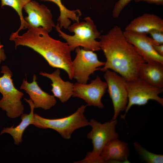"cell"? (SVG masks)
I'll return each mask as SVG.
<instances>
[{
	"label": "cell",
	"instance_id": "obj_1",
	"mask_svg": "<svg viewBox=\"0 0 163 163\" xmlns=\"http://www.w3.org/2000/svg\"><path fill=\"white\" fill-rule=\"evenodd\" d=\"M99 38L101 50L106 59L99 70H111L127 81L138 78L139 68L145 62L126 40L121 28L115 26Z\"/></svg>",
	"mask_w": 163,
	"mask_h": 163
},
{
	"label": "cell",
	"instance_id": "obj_2",
	"mask_svg": "<svg viewBox=\"0 0 163 163\" xmlns=\"http://www.w3.org/2000/svg\"><path fill=\"white\" fill-rule=\"evenodd\" d=\"M28 29L21 35L10 37V40L14 41L15 49L22 46L32 49L41 56L50 66L65 71L72 80V50L67 43L52 38L47 31L41 27Z\"/></svg>",
	"mask_w": 163,
	"mask_h": 163
},
{
	"label": "cell",
	"instance_id": "obj_3",
	"mask_svg": "<svg viewBox=\"0 0 163 163\" xmlns=\"http://www.w3.org/2000/svg\"><path fill=\"white\" fill-rule=\"evenodd\" d=\"M84 20L81 22H76L68 27L69 31L74 33L72 35L63 32L58 23L55 27L59 36L66 40L72 51L80 46L93 51L101 50L99 41L96 40L99 38L100 32L90 17H86Z\"/></svg>",
	"mask_w": 163,
	"mask_h": 163
},
{
	"label": "cell",
	"instance_id": "obj_4",
	"mask_svg": "<svg viewBox=\"0 0 163 163\" xmlns=\"http://www.w3.org/2000/svg\"><path fill=\"white\" fill-rule=\"evenodd\" d=\"M86 105H82L75 112L64 117L48 119L34 114L32 125L40 128L50 129L58 132L63 138L69 139L75 130L89 125L84 115Z\"/></svg>",
	"mask_w": 163,
	"mask_h": 163
},
{
	"label": "cell",
	"instance_id": "obj_5",
	"mask_svg": "<svg viewBox=\"0 0 163 163\" xmlns=\"http://www.w3.org/2000/svg\"><path fill=\"white\" fill-rule=\"evenodd\" d=\"M1 73L3 75L0 77V93L2 97L0 100V108L5 111L10 118H16L23 113L21 99L24 94L15 87L12 72L7 66H2Z\"/></svg>",
	"mask_w": 163,
	"mask_h": 163
},
{
	"label": "cell",
	"instance_id": "obj_6",
	"mask_svg": "<svg viewBox=\"0 0 163 163\" xmlns=\"http://www.w3.org/2000/svg\"><path fill=\"white\" fill-rule=\"evenodd\" d=\"M127 86L128 102L125 113L121 116L122 118H125L132 106L145 105L150 100H155L163 106V99L159 96L162 92L163 88L150 85L138 77L127 81Z\"/></svg>",
	"mask_w": 163,
	"mask_h": 163
},
{
	"label": "cell",
	"instance_id": "obj_7",
	"mask_svg": "<svg viewBox=\"0 0 163 163\" xmlns=\"http://www.w3.org/2000/svg\"><path fill=\"white\" fill-rule=\"evenodd\" d=\"M76 56L72 61L73 78L77 82L87 84L89 76L99 70L105 62L100 61L96 53L92 50H85L80 47L75 49Z\"/></svg>",
	"mask_w": 163,
	"mask_h": 163
},
{
	"label": "cell",
	"instance_id": "obj_8",
	"mask_svg": "<svg viewBox=\"0 0 163 163\" xmlns=\"http://www.w3.org/2000/svg\"><path fill=\"white\" fill-rule=\"evenodd\" d=\"M103 77L113 104L114 114L112 120H116L120 113L125 110L128 103L127 81L116 72L109 69L105 72Z\"/></svg>",
	"mask_w": 163,
	"mask_h": 163
},
{
	"label": "cell",
	"instance_id": "obj_9",
	"mask_svg": "<svg viewBox=\"0 0 163 163\" xmlns=\"http://www.w3.org/2000/svg\"><path fill=\"white\" fill-rule=\"evenodd\" d=\"M89 123L92 129L88 134L87 137L92 141L93 149L91 152L95 155H100L105 145L111 140L119 137L115 129L117 120H112L102 123L92 119Z\"/></svg>",
	"mask_w": 163,
	"mask_h": 163
},
{
	"label": "cell",
	"instance_id": "obj_10",
	"mask_svg": "<svg viewBox=\"0 0 163 163\" xmlns=\"http://www.w3.org/2000/svg\"><path fill=\"white\" fill-rule=\"evenodd\" d=\"M107 85L97 75L89 84L76 83L74 84L72 96L84 100L87 106H94L103 108L101 102L103 96L106 92Z\"/></svg>",
	"mask_w": 163,
	"mask_h": 163
},
{
	"label": "cell",
	"instance_id": "obj_11",
	"mask_svg": "<svg viewBox=\"0 0 163 163\" xmlns=\"http://www.w3.org/2000/svg\"><path fill=\"white\" fill-rule=\"evenodd\" d=\"M27 14L24 19L28 28L41 27L50 33L56 25L53 20V15L49 9L45 5H40L31 0L24 7Z\"/></svg>",
	"mask_w": 163,
	"mask_h": 163
},
{
	"label": "cell",
	"instance_id": "obj_12",
	"mask_svg": "<svg viewBox=\"0 0 163 163\" xmlns=\"http://www.w3.org/2000/svg\"><path fill=\"white\" fill-rule=\"evenodd\" d=\"M123 33L126 40L133 46L145 62L156 61L163 64V56L155 50L152 39L147 34L126 30Z\"/></svg>",
	"mask_w": 163,
	"mask_h": 163
},
{
	"label": "cell",
	"instance_id": "obj_13",
	"mask_svg": "<svg viewBox=\"0 0 163 163\" xmlns=\"http://www.w3.org/2000/svg\"><path fill=\"white\" fill-rule=\"evenodd\" d=\"M37 77L34 74L33 81L28 82L26 79H24L20 87L29 96L33 101L35 108H41L48 110L54 106L56 103L55 97L43 90L39 86L37 81Z\"/></svg>",
	"mask_w": 163,
	"mask_h": 163
},
{
	"label": "cell",
	"instance_id": "obj_14",
	"mask_svg": "<svg viewBox=\"0 0 163 163\" xmlns=\"http://www.w3.org/2000/svg\"><path fill=\"white\" fill-rule=\"evenodd\" d=\"M129 151L128 143L118 139L111 140L103 149L100 155L104 162H129Z\"/></svg>",
	"mask_w": 163,
	"mask_h": 163
},
{
	"label": "cell",
	"instance_id": "obj_15",
	"mask_svg": "<svg viewBox=\"0 0 163 163\" xmlns=\"http://www.w3.org/2000/svg\"><path fill=\"white\" fill-rule=\"evenodd\" d=\"M39 74L51 80V91L53 95L61 102H66L72 96L74 84L62 80L60 76L59 69H57L51 73L40 72Z\"/></svg>",
	"mask_w": 163,
	"mask_h": 163
},
{
	"label": "cell",
	"instance_id": "obj_16",
	"mask_svg": "<svg viewBox=\"0 0 163 163\" xmlns=\"http://www.w3.org/2000/svg\"><path fill=\"white\" fill-rule=\"evenodd\" d=\"M153 29L163 30V20L156 15L145 13L132 20L125 30L147 34Z\"/></svg>",
	"mask_w": 163,
	"mask_h": 163
},
{
	"label": "cell",
	"instance_id": "obj_17",
	"mask_svg": "<svg viewBox=\"0 0 163 163\" xmlns=\"http://www.w3.org/2000/svg\"><path fill=\"white\" fill-rule=\"evenodd\" d=\"M138 78L152 86L163 87V64L156 61L145 62L140 66Z\"/></svg>",
	"mask_w": 163,
	"mask_h": 163
},
{
	"label": "cell",
	"instance_id": "obj_18",
	"mask_svg": "<svg viewBox=\"0 0 163 163\" xmlns=\"http://www.w3.org/2000/svg\"><path fill=\"white\" fill-rule=\"evenodd\" d=\"M24 100L29 104L30 112L29 114L22 113L21 116V122L15 127L14 125L10 127L4 128L1 132L0 136L4 133L10 134L13 137L14 143L18 145L22 141V136L26 128L30 125H32L34 117V110L35 106L30 99L24 98Z\"/></svg>",
	"mask_w": 163,
	"mask_h": 163
},
{
	"label": "cell",
	"instance_id": "obj_19",
	"mask_svg": "<svg viewBox=\"0 0 163 163\" xmlns=\"http://www.w3.org/2000/svg\"><path fill=\"white\" fill-rule=\"evenodd\" d=\"M44 1L53 2L58 7L60 14L58 18L59 27L68 29L70 25L71 21L79 22V17L82 15V13L79 9L71 10L67 8L62 3L61 0H40Z\"/></svg>",
	"mask_w": 163,
	"mask_h": 163
},
{
	"label": "cell",
	"instance_id": "obj_20",
	"mask_svg": "<svg viewBox=\"0 0 163 163\" xmlns=\"http://www.w3.org/2000/svg\"><path fill=\"white\" fill-rule=\"evenodd\" d=\"M1 6H8L13 8L18 15L20 21L21 25L18 30L13 33L10 37H13L19 34V32L22 29L28 28V26L25 21L22 13V9L24 6L32 0H1Z\"/></svg>",
	"mask_w": 163,
	"mask_h": 163
},
{
	"label": "cell",
	"instance_id": "obj_21",
	"mask_svg": "<svg viewBox=\"0 0 163 163\" xmlns=\"http://www.w3.org/2000/svg\"><path fill=\"white\" fill-rule=\"evenodd\" d=\"M134 148L143 160L148 163H163V155L149 152L137 142L134 143Z\"/></svg>",
	"mask_w": 163,
	"mask_h": 163
},
{
	"label": "cell",
	"instance_id": "obj_22",
	"mask_svg": "<svg viewBox=\"0 0 163 163\" xmlns=\"http://www.w3.org/2000/svg\"><path fill=\"white\" fill-rule=\"evenodd\" d=\"M75 163H104L101 155H97L92 154L91 152H88L84 158L82 160L75 161Z\"/></svg>",
	"mask_w": 163,
	"mask_h": 163
},
{
	"label": "cell",
	"instance_id": "obj_23",
	"mask_svg": "<svg viewBox=\"0 0 163 163\" xmlns=\"http://www.w3.org/2000/svg\"><path fill=\"white\" fill-rule=\"evenodd\" d=\"M131 0H119L115 4L112 12L114 18H118L124 8Z\"/></svg>",
	"mask_w": 163,
	"mask_h": 163
},
{
	"label": "cell",
	"instance_id": "obj_24",
	"mask_svg": "<svg viewBox=\"0 0 163 163\" xmlns=\"http://www.w3.org/2000/svg\"><path fill=\"white\" fill-rule=\"evenodd\" d=\"M148 34L150 35L156 45L163 44V30L153 29Z\"/></svg>",
	"mask_w": 163,
	"mask_h": 163
},
{
	"label": "cell",
	"instance_id": "obj_25",
	"mask_svg": "<svg viewBox=\"0 0 163 163\" xmlns=\"http://www.w3.org/2000/svg\"><path fill=\"white\" fill-rule=\"evenodd\" d=\"M3 46V45L1 44L0 39V64L6 58Z\"/></svg>",
	"mask_w": 163,
	"mask_h": 163
},
{
	"label": "cell",
	"instance_id": "obj_26",
	"mask_svg": "<svg viewBox=\"0 0 163 163\" xmlns=\"http://www.w3.org/2000/svg\"><path fill=\"white\" fill-rule=\"evenodd\" d=\"M153 46L155 51L159 55L163 56V44Z\"/></svg>",
	"mask_w": 163,
	"mask_h": 163
},
{
	"label": "cell",
	"instance_id": "obj_27",
	"mask_svg": "<svg viewBox=\"0 0 163 163\" xmlns=\"http://www.w3.org/2000/svg\"><path fill=\"white\" fill-rule=\"evenodd\" d=\"M135 2L144 1L148 3L154 4L157 5H163V0H134Z\"/></svg>",
	"mask_w": 163,
	"mask_h": 163
}]
</instances>
